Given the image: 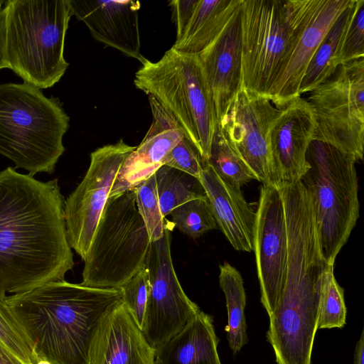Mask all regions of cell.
Wrapping results in <instances>:
<instances>
[{"label":"cell","mask_w":364,"mask_h":364,"mask_svg":"<svg viewBox=\"0 0 364 364\" xmlns=\"http://www.w3.org/2000/svg\"><path fill=\"white\" fill-rule=\"evenodd\" d=\"M134 189L136 205L146 225L151 242L159 240L163 237L166 226L159 205L155 173Z\"/></svg>","instance_id":"4dcf8cb0"},{"label":"cell","mask_w":364,"mask_h":364,"mask_svg":"<svg viewBox=\"0 0 364 364\" xmlns=\"http://www.w3.org/2000/svg\"><path fill=\"white\" fill-rule=\"evenodd\" d=\"M206 162L185 136L166 157L164 165L185 172L198 180Z\"/></svg>","instance_id":"836d02e7"},{"label":"cell","mask_w":364,"mask_h":364,"mask_svg":"<svg viewBox=\"0 0 364 364\" xmlns=\"http://www.w3.org/2000/svg\"><path fill=\"white\" fill-rule=\"evenodd\" d=\"M316 127L313 140L362 161L364 153V57L338 66L309 92Z\"/></svg>","instance_id":"30bf717a"},{"label":"cell","mask_w":364,"mask_h":364,"mask_svg":"<svg viewBox=\"0 0 364 364\" xmlns=\"http://www.w3.org/2000/svg\"><path fill=\"white\" fill-rule=\"evenodd\" d=\"M151 243L134 189L109 198L83 260L80 284L121 287L144 266Z\"/></svg>","instance_id":"ba28073f"},{"label":"cell","mask_w":364,"mask_h":364,"mask_svg":"<svg viewBox=\"0 0 364 364\" xmlns=\"http://www.w3.org/2000/svg\"><path fill=\"white\" fill-rule=\"evenodd\" d=\"M199 181L213 216L224 235L237 251H253L255 213L237 189L222 179L205 164Z\"/></svg>","instance_id":"44dd1931"},{"label":"cell","mask_w":364,"mask_h":364,"mask_svg":"<svg viewBox=\"0 0 364 364\" xmlns=\"http://www.w3.org/2000/svg\"><path fill=\"white\" fill-rule=\"evenodd\" d=\"M119 288L123 304L142 331L149 291V274L145 264Z\"/></svg>","instance_id":"1f68e13d"},{"label":"cell","mask_w":364,"mask_h":364,"mask_svg":"<svg viewBox=\"0 0 364 364\" xmlns=\"http://www.w3.org/2000/svg\"><path fill=\"white\" fill-rule=\"evenodd\" d=\"M70 117L58 98L26 83L0 84V154L29 175L52 174Z\"/></svg>","instance_id":"277c9868"},{"label":"cell","mask_w":364,"mask_h":364,"mask_svg":"<svg viewBox=\"0 0 364 364\" xmlns=\"http://www.w3.org/2000/svg\"><path fill=\"white\" fill-rule=\"evenodd\" d=\"M219 283L225 294L228 310L225 327L229 346L233 354L240 351L247 343L245 315L246 294L241 274L228 262L219 266Z\"/></svg>","instance_id":"d4e9b609"},{"label":"cell","mask_w":364,"mask_h":364,"mask_svg":"<svg viewBox=\"0 0 364 364\" xmlns=\"http://www.w3.org/2000/svg\"><path fill=\"white\" fill-rule=\"evenodd\" d=\"M65 200L57 178L0 171V301L65 280L73 268Z\"/></svg>","instance_id":"6da1fadb"},{"label":"cell","mask_w":364,"mask_h":364,"mask_svg":"<svg viewBox=\"0 0 364 364\" xmlns=\"http://www.w3.org/2000/svg\"><path fill=\"white\" fill-rule=\"evenodd\" d=\"M333 267L328 265L322 275L318 329L341 328L346 323L344 289L336 279Z\"/></svg>","instance_id":"83f0119b"},{"label":"cell","mask_w":364,"mask_h":364,"mask_svg":"<svg viewBox=\"0 0 364 364\" xmlns=\"http://www.w3.org/2000/svg\"><path fill=\"white\" fill-rule=\"evenodd\" d=\"M148 97L153 116L151 125L141 144L122 164L109 198L134 189L154 174L170 151L186 136L176 118L155 97Z\"/></svg>","instance_id":"ac0fdd59"},{"label":"cell","mask_w":364,"mask_h":364,"mask_svg":"<svg viewBox=\"0 0 364 364\" xmlns=\"http://www.w3.org/2000/svg\"><path fill=\"white\" fill-rule=\"evenodd\" d=\"M207 164L222 179L237 189L255 179L252 172L230 144L219 123L213 134Z\"/></svg>","instance_id":"4316f807"},{"label":"cell","mask_w":364,"mask_h":364,"mask_svg":"<svg viewBox=\"0 0 364 364\" xmlns=\"http://www.w3.org/2000/svg\"><path fill=\"white\" fill-rule=\"evenodd\" d=\"M242 87L267 97L294 35V0H242Z\"/></svg>","instance_id":"9c48e42d"},{"label":"cell","mask_w":364,"mask_h":364,"mask_svg":"<svg viewBox=\"0 0 364 364\" xmlns=\"http://www.w3.org/2000/svg\"><path fill=\"white\" fill-rule=\"evenodd\" d=\"M355 3V0H353L326 33L304 73L299 95L310 92L326 81L341 65L343 41L353 14Z\"/></svg>","instance_id":"cb8c5ba5"},{"label":"cell","mask_w":364,"mask_h":364,"mask_svg":"<svg viewBox=\"0 0 364 364\" xmlns=\"http://www.w3.org/2000/svg\"><path fill=\"white\" fill-rule=\"evenodd\" d=\"M134 84L155 97L176 118L207 163L218 122L198 54L171 47L156 62L146 59L135 73Z\"/></svg>","instance_id":"8992f818"},{"label":"cell","mask_w":364,"mask_h":364,"mask_svg":"<svg viewBox=\"0 0 364 364\" xmlns=\"http://www.w3.org/2000/svg\"><path fill=\"white\" fill-rule=\"evenodd\" d=\"M0 364H25L0 342Z\"/></svg>","instance_id":"8d00e7d4"},{"label":"cell","mask_w":364,"mask_h":364,"mask_svg":"<svg viewBox=\"0 0 364 364\" xmlns=\"http://www.w3.org/2000/svg\"><path fill=\"white\" fill-rule=\"evenodd\" d=\"M6 0H0V6L5 4Z\"/></svg>","instance_id":"ab89813d"},{"label":"cell","mask_w":364,"mask_h":364,"mask_svg":"<svg viewBox=\"0 0 364 364\" xmlns=\"http://www.w3.org/2000/svg\"><path fill=\"white\" fill-rule=\"evenodd\" d=\"M241 1L199 0L183 34L172 47L184 53H200L220 34L239 9Z\"/></svg>","instance_id":"603a6c76"},{"label":"cell","mask_w":364,"mask_h":364,"mask_svg":"<svg viewBox=\"0 0 364 364\" xmlns=\"http://www.w3.org/2000/svg\"><path fill=\"white\" fill-rule=\"evenodd\" d=\"M122 302L120 288H95L65 280L5 300L39 360L50 364H89L96 329Z\"/></svg>","instance_id":"7a4b0ae2"},{"label":"cell","mask_w":364,"mask_h":364,"mask_svg":"<svg viewBox=\"0 0 364 364\" xmlns=\"http://www.w3.org/2000/svg\"><path fill=\"white\" fill-rule=\"evenodd\" d=\"M277 111L268 97L243 87L219 123L236 152L262 185H274L269 131Z\"/></svg>","instance_id":"5bb4252c"},{"label":"cell","mask_w":364,"mask_h":364,"mask_svg":"<svg viewBox=\"0 0 364 364\" xmlns=\"http://www.w3.org/2000/svg\"><path fill=\"white\" fill-rule=\"evenodd\" d=\"M352 1L294 0V38L267 95L275 106L300 96V84L310 60L331 26Z\"/></svg>","instance_id":"4fadbf2b"},{"label":"cell","mask_w":364,"mask_h":364,"mask_svg":"<svg viewBox=\"0 0 364 364\" xmlns=\"http://www.w3.org/2000/svg\"><path fill=\"white\" fill-rule=\"evenodd\" d=\"M171 231L151 242L145 262L149 291L142 331L156 348L179 333L201 310L182 289L171 254Z\"/></svg>","instance_id":"7c38bea8"},{"label":"cell","mask_w":364,"mask_h":364,"mask_svg":"<svg viewBox=\"0 0 364 364\" xmlns=\"http://www.w3.org/2000/svg\"><path fill=\"white\" fill-rule=\"evenodd\" d=\"M4 5L10 69L26 84L53 87L69 66L64 48L73 16L70 0H6Z\"/></svg>","instance_id":"5b68a950"},{"label":"cell","mask_w":364,"mask_h":364,"mask_svg":"<svg viewBox=\"0 0 364 364\" xmlns=\"http://www.w3.org/2000/svg\"><path fill=\"white\" fill-rule=\"evenodd\" d=\"M10 69L6 54L5 10L0 6V70Z\"/></svg>","instance_id":"d590c367"},{"label":"cell","mask_w":364,"mask_h":364,"mask_svg":"<svg viewBox=\"0 0 364 364\" xmlns=\"http://www.w3.org/2000/svg\"><path fill=\"white\" fill-rule=\"evenodd\" d=\"M353 364H364V331L363 330L359 340L357 341L355 350Z\"/></svg>","instance_id":"74e56055"},{"label":"cell","mask_w":364,"mask_h":364,"mask_svg":"<svg viewBox=\"0 0 364 364\" xmlns=\"http://www.w3.org/2000/svg\"><path fill=\"white\" fill-rule=\"evenodd\" d=\"M136 147L121 139L92 151L84 178L65 200L68 242L82 260L86 257L118 172Z\"/></svg>","instance_id":"8fae6325"},{"label":"cell","mask_w":364,"mask_h":364,"mask_svg":"<svg viewBox=\"0 0 364 364\" xmlns=\"http://www.w3.org/2000/svg\"><path fill=\"white\" fill-rule=\"evenodd\" d=\"M154 364H160L159 360L156 358V360Z\"/></svg>","instance_id":"60d3db41"},{"label":"cell","mask_w":364,"mask_h":364,"mask_svg":"<svg viewBox=\"0 0 364 364\" xmlns=\"http://www.w3.org/2000/svg\"><path fill=\"white\" fill-rule=\"evenodd\" d=\"M0 342L25 364L40 361L33 346L9 306L0 301Z\"/></svg>","instance_id":"f546056e"},{"label":"cell","mask_w":364,"mask_h":364,"mask_svg":"<svg viewBox=\"0 0 364 364\" xmlns=\"http://www.w3.org/2000/svg\"><path fill=\"white\" fill-rule=\"evenodd\" d=\"M38 364H50L49 363H48L47 361L46 360H41Z\"/></svg>","instance_id":"f35d334b"},{"label":"cell","mask_w":364,"mask_h":364,"mask_svg":"<svg viewBox=\"0 0 364 364\" xmlns=\"http://www.w3.org/2000/svg\"><path fill=\"white\" fill-rule=\"evenodd\" d=\"M284 286L269 316L267 341L277 364H311L318 330L322 275L327 267L316 228L306 223L287 227Z\"/></svg>","instance_id":"3957f363"},{"label":"cell","mask_w":364,"mask_h":364,"mask_svg":"<svg viewBox=\"0 0 364 364\" xmlns=\"http://www.w3.org/2000/svg\"><path fill=\"white\" fill-rule=\"evenodd\" d=\"M364 57V0H355L343 41L341 65Z\"/></svg>","instance_id":"d6a6232c"},{"label":"cell","mask_w":364,"mask_h":364,"mask_svg":"<svg viewBox=\"0 0 364 364\" xmlns=\"http://www.w3.org/2000/svg\"><path fill=\"white\" fill-rule=\"evenodd\" d=\"M199 0H173L169 5L173 10V17L176 27V38L183 34Z\"/></svg>","instance_id":"e575fe53"},{"label":"cell","mask_w":364,"mask_h":364,"mask_svg":"<svg viewBox=\"0 0 364 364\" xmlns=\"http://www.w3.org/2000/svg\"><path fill=\"white\" fill-rule=\"evenodd\" d=\"M159 205L165 218L176 208L206 196L200 181L181 171L163 165L155 172Z\"/></svg>","instance_id":"484cf974"},{"label":"cell","mask_w":364,"mask_h":364,"mask_svg":"<svg viewBox=\"0 0 364 364\" xmlns=\"http://www.w3.org/2000/svg\"><path fill=\"white\" fill-rule=\"evenodd\" d=\"M306 158L309 168L299 181L311 200L323 258L334 266L359 218L356 161L317 140L310 143Z\"/></svg>","instance_id":"52a82bcc"},{"label":"cell","mask_w":364,"mask_h":364,"mask_svg":"<svg viewBox=\"0 0 364 364\" xmlns=\"http://www.w3.org/2000/svg\"><path fill=\"white\" fill-rule=\"evenodd\" d=\"M212 316L200 310L176 335L156 348L160 364H222Z\"/></svg>","instance_id":"7402d4cb"},{"label":"cell","mask_w":364,"mask_h":364,"mask_svg":"<svg viewBox=\"0 0 364 364\" xmlns=\"http://www.w3.org/2000/svg\"><path fill=\"white\" fill-rule=\"evenodd\" d=\"M198 56L220 123L242 87L240 6L217 38Z\"/></svg>","instance_id":"d6986e66"},{"label":"cell","mask_w":364,"mask_h":364,"mask_svg":"<svg viewBox=\"0 0 364 364\" xmlns=\"http://www.w3.org/2000/svg\"><path fill=\"white\" fill-rule=\"evenodd\" d=\"M269 131L274 186L294 183L309 169L306 152L316 127L314 111L300 96L282 105Z\"/></svg>","instance_id":"2e32d148"},{"label":"cell","mask_w":364,"mask_h":364,"mask_svg":"<svg viewBox=\"0 0 364 364\" xmlns=\"http://www.w3.org/2000/svg\"><path fill=\"white\" fill-rule=\"evenodd\" d=\"M155 360L156 348L122 302L96 329L89 364H154Z\"/></svg>","instance_id":"ffe728a7"},{"label":"cell","mask_w":364,"mask_h":364,"mask_svg":"<svg viewBox=\"0 0 364 364\" xmlns=\"http://www.w3.org/2000/svg\"><path fill=\"white\" fill-rule=\"evenodd\" d=\"M169 215L176 228L193 238L218 228L206 196L176 208Z\"/></svg>","instance_id":"f1b7e54d"},{"label":"cell","mask_w":364,"mask_h":364,"mask_svg":"<svg viewBox=\"0 0 364 364\" xmlns=\"http://www.w3.org/2000/svg\"><path fill=\"white\" fill-rule=\"evenodd\" d=\"M261 303L270 316L282 294L287 266V233L279 188L262 185L253 233Z\"/></svg>","instance_id":"9a60e30c"},{"label":"cell","mask_w":364,"mask_h":364,"mask_svg":"<svg viewBox=\"0 0 364 364\" xmlns=\"http://www.w3.org/2000/svg\"><path fill=\"white\" fill-rule=\"evenodd\" d=\"M73 16L83 22L97 41L118 50L141 64L139 1L70 0Z\"/></svg>","instance_id":"e0dca14e"}]
</instances>
